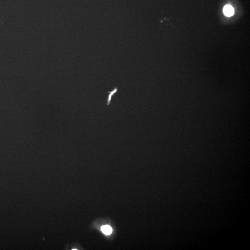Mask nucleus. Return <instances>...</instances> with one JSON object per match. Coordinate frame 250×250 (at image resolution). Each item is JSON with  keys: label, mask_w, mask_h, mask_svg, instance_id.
<instances>
[{"label": "nucleus", "mask_w": 250, "mask_h": 250, "mask_svg": "<svg viewBox=\"0 0 250 250\" xmlns=\"http://www.w3.org/2000/svg\"><path fill=\"white\" fill-rule=\"evenodd\" d=\"M223 12L226 16L230 17L234 15V10L232 6L227 5L225 6L223 8Z\"/></svg>", "instance_id": "f257e3e1"}, {"label": "nucleus", "mask_w": 250, "mask_h": 250, "mask_svg": "<svg viewBox=\"0 0 250 250\" xmlns=\"http://www.w3.org/2000/svg\"><path fill=\"white\" fill-rule=\"evenodd\" d=\"M118 89L117 87H115L114 88L113 90L110 91H108V93H109V95H108V99L107 101V105L109 106L110 104L111 101L112 97L116 93V92L118 91Z\"/></svg>", "instance_id": "f03ea898"}, {"label": "nucleus", "mask_w": 250, "mask_h": 250, "mask_svg": "<svg viewBox=\"0 0 250 250\" xmlns=\"http://www.w3.org/2000/svg\"><path fill=\"white\" fill-rule=\"evenodd\" d=\"M101 231L106 234H110L112 232V229L109 226H104L101 228Z\"/></svg>", "instance_id": "7ed1b4c3"}]
</instances>
